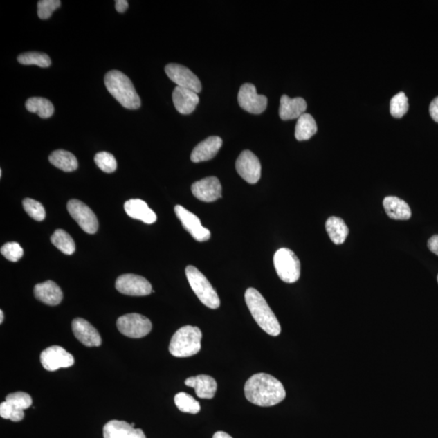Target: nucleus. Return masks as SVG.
Here are the masks:
<instances>
[{"instance_id":"obj_1","label":"nucleus","mask_w":438,"mask_h":438,"mask_svg":"<svg viewBox=\"0 0 438 438\" xmlns=\"http://www.w3.org/2000/svg\"><path fill=\"white\" fill-rule=\"evenodd\" d=\"M244 394L249 402L260 407L275 406L286 398L284 385L266 374L252 376L244 385Z\"/></svg>"},{"instance_id":"obj_2","label":"nucleus","mask_w":438,"mask_h":438,"mask_svg":"<svg viewBox=\"0 0 438 438\" xmlns=\"http://www.w3.org/2000/svg\"><path fill=\"white\" fill-rule=\"evenodd\" d=\"M244 296L248 308L258 326L270 336H279L281 333L280 324L260 292L248 289Z\"/></svg>"},{"instance_id":"obj_3","label":"nucleus","mask_w":438,"mask_h":438,"mask_svg":"<svg viewBox=\"0 0 438 438\" xmlns=\"http://www.w3.org/2000/svg\"><path fill=\"white\" fill-rule=\"evenodd\" d=\"M104 82L107 91L127 109L136 110L140 107V98L133 82L120 71H110L105 76Z\"/></svg>"},{"instance_id":"obj_4","label":"nucleus","mask_w":438,"mask_h":438,"mask_svg":"<svg viewBox=\"0 0 438 438\" xmlns=\"http://www.w3.org/2000/svg\"><path fill=\"white\" fill-rule=\"evenodd\" d=\"M202 333L197 327L185 326L174 334L169 352L173 356L185 358L197 354L201 350Z\"/></svg>"},{"instance_id":"obj_5","label":"nucleus","mask_w":438,"mask_h":438,"mask_svg":"<svg viewBox=\"0 0 438 438\" xmlns=\"http://www.w3.org/2000/svg\"><path fill=\"white\" fill-rule=\"evenodd\" d=\"M188 282L201 302L212 309L219 308L220 300L210 282L195 266H188L185 270Z\"/></svg>"},{"instance_id":"obj_6","label":"nucleus","mask_w":438,"mask_h":438,"mask_svg":"<svg viewBox=\"0 0 438 438\" xmlns=\"http://www.w3.org/2000/svg\"><path fill=\"white\" fill-rule=\"evenodd\" d=\"M274 265L280 280L294 284L300 276V262L298 256L289 248H282L274 256Z\"/></svg>"},{"instance_id":"obj_7","label":"nucleus","mask_w":438,"mask_h":438,"mask_svg":"<svg viewBox=\"0 0 438 438\" xmlns=\"http://www.w3.org/2000/svg\"><path fill=\"white\" fill-rule=\"evenodd\" d=\"M117 328L124 336L131 338H140L147 336L152 329L150 320L143 315L129 313L117 320Z\"/></svg>"},{"instance_id":"obj_8","label":"nucleus","mask_w":438,"mask_h":438,"mask_svg":"<svg viewBox=\"0 0 438 438\" xmlns=\"http://www.w3.org/2000/svg\"><path fill=\"white\" fill-rule=\"evenodd\" d=\"M67 208L72 218L76 221L84 232L94 234L98 229V221L95 214L82 201L72 199L69 201Z\"/></svg>"},{"instance_id":"obj_9","label":"nucleus","mask_w":438,"mask_h":438,"mask_svg":"<svg viewBox=\"0 0 438 438\" xmlns=\"http://www.w3.org/2000/svg\"><path fill=\"white\" fill-rule=\"evenodd\" d=\"M238 102L244 111L259 115L266 111L268 100L266 96L259 95L254 84L246 83L239 89Z\"/></svg>"},{"instance_id":"obj_10","label":"nucleus","mask_w":438,"mask_h":438,"mask_svg":"<svg viewBox=\"0 0 438 438\" xmlns=\"http://www.w3.org/2000/svg\"><path fill=\"white\" fill-rule=\"evenodd\" d=\"M40 360L44 368L50 372L69 368L74 365V357L60 346L47 347L41 353Z\"/></svg>"},{"instance_id":"obj_11","label":"nucleus","mask_w":438,"mask_h":438,"mask_svg":"<svg viewBox=\"0 0 438 438\" xmlns=\"http://www.w3.org/2000/svg\"><path fill=\"white\" fill-rule=\"evenodd\" d=\"M116 289L120 293L131 296L148 295L153 291L150 282L143 276L133 274L123 275L118 277Z\"/></svg>"},{"instance_id":"obj_12","label":"nucleus","mask_w":438,"mask_h":438,"mask_svg":"<svg viewBox=\"0 0 438 438\" xmlns=\"http://www.w3.org/2000/svg\"><path fill=\"white\" fill-rule=\"evenodd\" d=\"M167 77L177 86L190 89L199 93L202 86L199 77L185 66L178 64H169L165 68Z\"/></svg>"},{"instance_id":"obj_13","label":"nucleus","mask_w":438,"mask_h":438,"mask_svg":"<svg viewBox=\"0 0 438 438\" xmlns=\"http://www.w3.org/2000/svg\"><path fill=\"white\" fill-rule=\"evenodd\" d=\"M235 168L240 176L251 185L257 183L262 175V165L258 158L250 150H244L235 163Z\"/></svg>"},{"instance_id":"obj_14","label":"nucleus","mask_w":438,"mask_h":438,"mask_svg":"<svg viewBox=\"0 0 438 438\" xmlns=\"http://www.w3.org/2000/svg\"><path fill=\"white\" fill-rule=\"evenodd\" d=\"M175 213L183 228L190 233L197 241L205 242L210 239L211 233L208 229L201 225L199 217L180 205L176 206Z\"/></svg>"},{"instance_id":"obj_15","label":"nucleus","mask_w":438,"mask_h":438,"mask_svg":"<svg viewBox=\"0 0 438 438\" xmlns=\"http://www.w3.org/2000/svg\"><path fill=\"white\" fill-rule=\"evenodd\" d=\"M192 192V194L200 201H215L222 197V185L218 178L207 177L193 183Z\"/></svg>"},{"instance_id":"obj_16","label":"nucleus","mask_w":438,"mask_h":438,"mask_svg":"<svg viewBox=\"0 0 438 438\" xmlns=\"http://www.w3.org/2000/svg\"><path fill=\"white\" fill-rule=\"evenodd\" d=\"M134 423L113 420L103 427L104 438H146L140 428H135Z\"/></svg>"},{"instance_id":"obj_17","label":"nucleus","mask_w":438,"mask_h":438,"mask_svg":"<svg viewBox=\"0 0 438 438\" xmlns=\"http://www.w3.org/2000/svg\"><path fill=\"white\" fill-rule=\"evenodd\" d=\"M72 328L75 337L84 346L100 347L102 345L100 333L86 320L74 319Z\"/></svg>"},{"instance_id":"obj_18","label":"nucleus","mask_w":438,"mask_h":438,"mask_svg":"<svg viewBox=\"0 0 438 438\" xmlns=\"http://www.w3.org/2000/svg\"><path fill=\"white\" fill-rule=\"evenodd\" d=\"M172 100L179 113L182 115H190L199 104L200 98L199 93L190 89L177 86L173 91Z\"/></svg>"},{"instance_id":"obj_19","label":"nucleus","mask_w":438,"mask_h":438,"mask_svg":"<svg viewBox=\"0 0 438 438\" xmlns=\"http://www.w3.org/2000/svg\"><path fill=\"white\" fill-rule=\"evenodd\" d=\"M223 140L219 136H213L201 141L197 145L191 154V160L193 163L209 161L215 158L222 147Z\"/></svg>"},{"instance_id":"obj_20","label":"nucleus","mask_w":438,"mask_h":438,"mask_svg":"<svg viewBox=\"0 0 438 438\" xmlns=\"http://www.w3.org/2000/svg\"><path fill=\"white\" fill-rule=\"evenodd\" d=\"M307 109V103L302 98H291L282 95L280 100V116L282 120L298 119Z\"/></svg>"},{"instance_id":"obj_21","label":"nucleus","mask_w":438,"mask_h":438,"mask_svg":"<svg viewBox=\"0 0 438 438\" xmlns=\"http://www.w3.org/2000/svg\"><path fill=\"white\" fill-rule=\"evenodd\" d=\"M185 383L194 388L197 396L201 399H213L218 389L216 381L208 375L192 376L186 379Z\"/></svg>"},{"instance_id":"obj_22","label":"nucleus","mask_w":438,"mask_h":438,"mask_svg":"<svg viewBox=\"0 0 438 438\" xmlns=\"http://www.w3.org/2000/svg\"><path fill=\"white\" fill-rule=\"evenodd\" d=\"M35 298L47 305L55 306L63 300V292L53 281H46L35 286Z\"/></svg>"},{"instance_id":"obj_23","label":"nucleus","mask_w":438,"mask_h":438,"mask_svg":"<svg viewBox=\"0 0 438 438\" xmlns=\"http://www.w3.org/2000/svg\"><path fill=\"white\" fill-rule=\"evenodd\" d=\"M125 210L131 218L143 221L146 224H153L156 222V214L143 200L130 199L126 201Z\"/></svg>"},{"instance_id":"obj_24","label":"nucleus","mask_w":438,"mask_h":438,"mask_svg":"<svg viewBox=\"0 0 438 438\" xmlns=\"http://www.w3.org/2000/svg\"><path fill=\"white\" fill-rule=\"evenodd\" d=\"M386 215L394 220H408L412 217V210L406 201L397 197H386L383 201Z\"/></svg>"},{"instance_id":"obj_25","label":"nucleus","mask_w":438,"mask_h":438,"mask_svg":"<svg viewBox=\"0 0 438 438\" xmlns=\"http://www.w3.org/2000/svg\"><path fill=\"white\" fill-rule=\"evenodd\" d=\"M326 229L331 241L337 246L345 243L349 234V229L345 221L338 217H331L327 219Z\"/></svg>"},{"instance_id":"obj_26","label":"nucleus","mask_w":438,"mask_h":438,"mask_svg":"<svg viewBox=\"0 0 438 438\" xmlns=\"http://www.w3.org/2000/svg\"><path fill=\"white\" fill-rule=\"evenodd\" d=\"M49 161L65 172L76 171L78 167V162L76 157L72 153L64 149L55 150L50 155Z\"/></svg>"},{"instance_id":"obj_27","label":"nucleus","mask_w":438,"mask_h":438,"mask_svg":"<svg viewBox=\"0 0 438 438\" xmlns=\"http://www.w3.org/2000/svg\"><path fill=\"white\" fill-rule=\"evenodd\" d=\"M318 126L314 118L310 114H303L298 119L295 125V136L300 141L308 140L317 134Z\"/></svg>"},{"instance_id":"obj_28","label":"nucleus","mask_w":438,"mask_h":438,"mask_svg":"<svg viewBox=\"0 0 438 438\" xmlns=\"http://www.w3.org/2000/svg\"><path fill=\"white\" fill-rule=\"evenodd\" d=\"M26 107L31 113H36L42 119L53 116L55 108L51 101L44 98H31L26 102Z\"/></svg>"},{"instance_id":"obj_29","label":"nucleus","mask_w":438,"mask_h":438,"mask_svg":"<svg viewBox=\"0 0 438 438\" xmlns=\"http://www.w3.org/2000/svg\"><path fill=\"white\" fill-rule=\"evenodd\" d=\"M51 242L66 255H72L76 250V246L72 237L62 229L56 230L51 237Z\"/></svg>"},{"instance_id":"obj_30","label":"nucleus","mask_w":438,"mask_h":438,"mask_svg":"<svg viewBox=\"0 0 438 438\" xmlns=\"http://www.w3.org/2000/svg\"><path fill=\"white\" fill-rule=\"evenodd\" d=\"M175 403L178 409L182 412L195 415L201 411L200 403L190 394L185 392H181L176 395Z\"/></svg>"},{"instance_id":"obj_31","label":"nucleus","mask_w":438,"mask_h":438,"mask_svg":"<svg viewBox=\"0 0 438 438\" xmlns=\"http://www.w3.org/2000/svg\"><path fill=\"white\" fill-rule=\"evenodd\" d=\"M18 62L23 65H37L41 68H48L51 64L49 55L40 53H27L18 56Z\"/></svg>"},{"instance_id":"obj_32","label":"nucleus","mask_w":438,"mask_h":438,"mask_svg":"<svg viewBox=\"0 0 438 438\" xmlns=\"http://www.w3.org/2000/svg\"><path fill=\"white\" fill-rule=\"evenodd\" d=\"M409 109L408 100L405 93L401 92L394 97L390 101V114L394 118H402Z\"/></svg>"},{"instance_id":"obj_33","label":"nucleus","mask_w":438,"mask_h":438,"mask_svg":"<svg viewBox=\"0 0 438 438\" xmlns=\"http://www.w3.org/2000/svg\"><path fill=\"white\" fill-rule=\"evenodd\" d=\"M94 162L102 172L106 173L114 172L117 168V162L114 155L108 152L98 153L94 157Z\"/></svg>"},{"instance_id":"obj_34","label":"nucleus","mask_w":438,"mask_h":438,"mask_svg":"<svg viewBox=\"0 0 438 438\" xmlns=\"http://www.w3.org/2000/svg\"><path fill=\"white\" fill-rule=\"evenodd\" d=\"M23 207L32 219L36 221L44 220L46 211L40 202L31 199H26L23 201Z\"/></svg>"},{"instance_id":"obj_35","label":"nucleus","mask_w":438,"mask_h":438,"mask_svg":"<svg viewBox=\"0 0 438 438\" xmlns=\"http://www.w3.org/2000/svg\"><path fill=\"white\" fill-rule=\"evenodd\" d=\"M6 401L17 409L24 410L29 408L32 405V398L30 394L25 392H16L9 394Z\"/></svg>"},{"instance_id":"obj_36","label":"nucleus","mask_w":438,"mask_h":438,"mask_svg":"<svg viewBox=\"0 0 438 438\" xmlns=\"http://www.w3.org/2000/svg\"><path fill=\"white\" fill-rule=\"evenodd\" d=\"M61 6L60 0H40L37 3V15L42 20H46Z\"/></svg>"},{"instance_id":"obj_37","label":"nucleus","mask_w":438,"mask_h":438,"mask_svg":"<svg viewBox=\"0 0 438 438\" xmlns=\"http://www.w3.org/2000/svg\"><path fill=\"white\" fill-rule=\"evenodd\" d=\"M0 416L3 419H6V420L19 422L25 417V413H24L22 410L17 409L6 401L0 404Z\"/></svg>"},{"instance_id":"obj_38","label":"nucleus","mask_w":438,"mask_h":438,"mask_svg":"<svg viewBox=\"0 0 438 438\" xmlns=\"http://www.w3.org/2000/svg\"><path fill=\"white\" fill-rule=\"evenodd\" d=\"M1 254L8 261L17 262L23 257L24 250L18 243L9 242L2 246Z\"/></svg>"},{"instance_id":"obj_39","label":"nucleus","mask_w":438,"mask_h":438,"mask_svg":"<svg viewBox=\"0 0 438 438\" xmlns=\"http://www.w3.org/2000/svg\"><path fill=\"white\" fill-rule=\"evenodd\" d=\"M428 248L430 250L436 254L438 256V235H432V237L428 239Z\"/></svg>"},{"instance_id":"obj_40","label":"nucleus","mask_w":438,"mask_h":438,"mask_svg":"<svg viewBox=\"0 0 438 438\" xmlns=\"http://www.w3.org/2000/svg\"><path fill=\"white\" fill-rule=\"evenodd\" d=\"M430 112L432 120L438 123V97L432 101L430 107Z\"/></svg>"},{"instance_id":"obj_41","label":"nucleus","mask_w":438,"mask_h":438,"mask_svg":"<svg viewBox=\"0 0 438 438\" xmlns=\"http://www.w3.org/2000/svg\"><path fill=\"white\" fill-rule=\"evenodd\" d=\"M116 9L118 12L123 13L129 8V2L127 0H116Z\"/></svg>"},{"instance_id":"obj_42","label":"nucleus","mask_w":438,"mask_h":438,"mask_svg":"<svg viewBox=\"0 0 438 438\" xmlns=\"http://www.w3.org/2000/svg\"><path fill=\"white\" fill-rule=\"evenodd\" d=\"M213 438H233L232 436H230L228 433L219 431L215 433Z\"/></svg>"},{"instance_id":"obj_43","label":"nucleus","mask_w":438,"mask_h":438,"mask_svg":"<svg viewBox=\"0 0 438 438\" xmlns=\"http://www.w3.org/2000/svg\"><path fill=\"white\" fill-rule=\"evenodd\" d=\"M4 318V315L3 310H0V323H3Z\"/></svg>"},{"instance_id":"obj_44","label":"nucleus","mask_w":438,"mask_h":438,"mask_svg":"<svg viewBox=\"0 0 438 438\" xmlns=\"http://www.w3.org/2000/svg\"><path fill=\"white\" fill-rule=\"evenodd\" d=\"M0 176L2 177V170H0Z\"/></svg>"},{"instance_id":"obj_45","label":"nucleus","mask_w":438,"mask_h":438,"mask_svg":"<svg viewBox=\"0 0 438 438\" xmlns=\"http://www.w3.org/2000/svg\"><path fill=\"white\" fill-rule=\"evenodd\" d=\"M437 282H438V275H437Z\"/></svg>"}]
</instances>
